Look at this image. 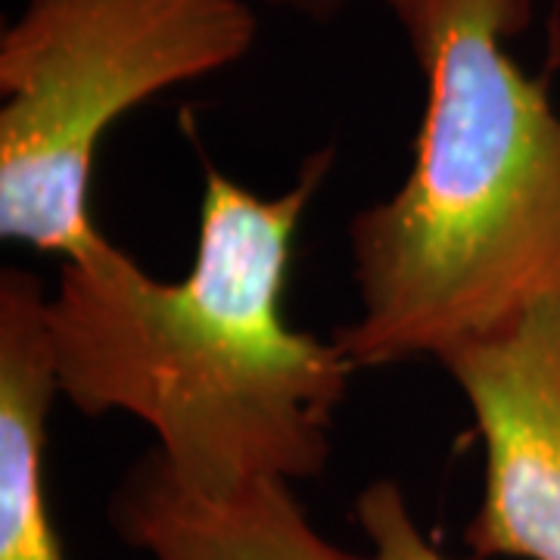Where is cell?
<instances>
[{
	"mask_svg": "<svg viewBox=\"0 0 560 560\" xmlns=\"http://www.w3.org/2000/svg\"><path fill=\"white\" fill-rule=\"evenodd\" d=\"M355 523L371 541L374 560H474L448 558L420 533L396 480H374L355 499Z\"/></svg>",
	"mask_w": 560,
	"mask_h": 560,
	"instance_id": "cell-7",
	"label": "cell"
},
{
	"mask_svg": "<svg viewBox=\"0 0 560 560\" xmlns=\"http://www.w3.org/2000/svg\"><path fill=\"white\" fill-rule=\"evenodd\" d=\"M47 302L32 271H0V560H66L44 474L60 396Z\"/></svg>",
	"mask_w": 560,
	"mask_h": 560,
	"instance_id": "cell-6",
	"label": "cell"
},
{
	"mask_svg": "<svg viewBox=\"0 0 560 560\" xmlns=\"http://www.w3.org/2000/svg\"><path fill=\"white\" fill-rule=\"evenodd\" d=\"M467 399L486 477L474 560H560V290L436 359Z\"/></svg>",
	"mask_w": 560,
	"mask_h": 560,
	"instance_id": "cell-4",
	"label": "cell"
},
{
	"mask_svg": "<svg viewBox=\"0 0 560 560\" xmlns=\"http://www.w3.org/2000/svg\"><path fill=\"white\" fill-rule=\"evenodd\" d=\"M253 0H25L0 32V237L75 259L103 237V135L172 88L253 54Z\"/></svg>",
	"mask_w": 560,
	"mask_h": 560,
	"instance_id": "cell-3",
	"label": "cell"
},
{
	"mask_svg": "<svg viewBox=\"0 0 560 560\" xmlns=\"http://www.w3.org/2000/svg\"><path fill=\"white\" fill-rule=\"evenodd\" d=\"M261 3L271 7V10L293 13V16H300L305 22H315V25H334V22L346 16V10L355 0H261Z\"/></svg>",
	"mask_w": 560,
	"mask_h": 560,
	"instance_id": "cell-8",
	"label": "cell"
},
{
	"mask_svg": "<svg viewBox=\"0 0 560 560\" xmlns=\"http://www.w3.org/2000/svg\"><path fill=\"white\" fill-rule=\"evenodd\" d=\"M423 79L401 187L349 224L355 371L440 359L560 290V109L511 40L533 0H383Z\"/></svg>",
	"mask_w": 560,
	"mask_h": 560,
	"instance_id": "cell-2",
	"label": "cell"
},
{
	"mask_svg": "<svg viewBox=\"0 0 560 560\" xmlns=\"http://www.w3.org/2000/svg\"><path fill=\"white\" fill-rule=\"evenodd\" d=\"M109 526L150 560H374L324 539L290 482L259 480L209 499L187 489L156 448L113 489Z\"/></svg>",
	"mask_w": 560,
	"mask_h": 560,
	"instance_id": "cell-5",
	"label": "cell"
},
{
	"mask_svg": "<svg viewBox=\"0 0 560 560\" xmlns=\"http://www.w3.org/2000/svg\"><path fill=\"white\" fill-rule=\"evenodd\" d=\"M330 165L334 150H318L290 190L259 197L206 162L184 280H156L106 237L62 261L47 302L62 399L150 427L172 474L209 499L320 477L359 371L334 340L287 324L283 290Z\"/></svg>",
	"mask_w": 560,
	"mask_h": 560,
	"instance_id": "cell-1",
	"label": "cell"
}]
</instances>
